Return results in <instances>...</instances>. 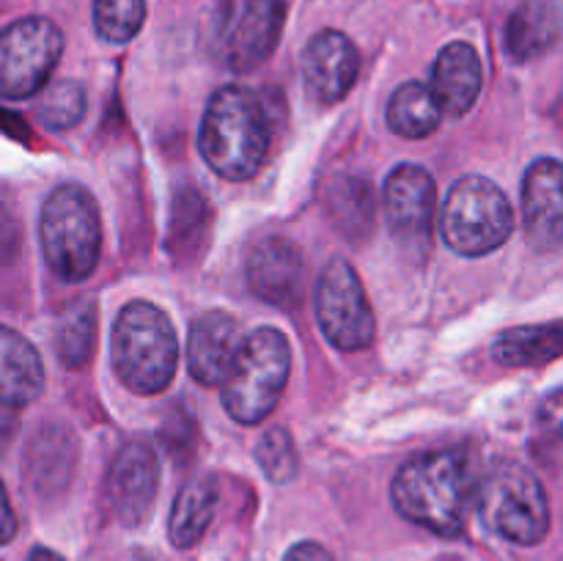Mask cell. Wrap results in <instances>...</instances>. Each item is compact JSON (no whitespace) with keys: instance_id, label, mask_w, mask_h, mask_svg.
Listing matches in <instances>:
<instances>
[{"instance_id":"cell-1","label":"cell","mask_w":563,"mask_h":561,"mask_svg":"<svg viewBox=\"0 0 563 561\" xmlns=\"http://www.w3.org/2000/svg\"><path fill=\"white\" fill-rule=\"evenodd\" d=\"M476 484L471 457L445 449L405 462L390 484V498L405 520L456 537L476 506Z\"/></svg>"},{"instance_id":"cell-2","label":"cell","mask_w":563,"mask_h":561,"mask_svg":"<svg viewBox=\"0 0 563 561\" xmlns=\"http://www.w3.org/2000/svg\"><path fill=\"white\" fill-rule=\"evenodd\" d=\"M273 127L262 99L245 86H223L212 94L198 132L203 163L229 182L256 176L267 160Z\"/></svg>"},{"instance_id":"cell-3","label":"cell","mask_w":563,"mask_h":561,"mask_svg":"<svg viewBox=\"0 0 563 561\" xmlns=\"http://www.w3.org/2000/svg\"><path fill=\"white\" fill-rule=\"evenodd\" d=\"M110 358L121 383L141 396L170 385L179 363V341L168 314L154 302H126L110 333Z\"/></svg>"},{"instance_id":"cell-4","label":"cell","mask_w":563,"mask_h":561,"mask_svg":"<svg viewBox=\"0 0 563 561\" xmlns=\"http://www.w3.org/2000/svg\"><path fill=\"white\" fill-rule=\"evenodd\" d=\"M38 242L47 267L60 280H86L102 251V218L91 193L80 185H60L47 196L38 218Z\"/></svg>"},{"instance_id":"cell-5","label":"cell","mask_w":563,"mask_h":561,"mask_svg":"<svg viewBox=\"0 0 563 561\" xmlns=\"http://www.w3.org/2000/svg\"><path fill=\"white\" fill-rule=\"evenodd\" d=\"M291 374V346L280 330L258 328L245 336L223 388V407L236 424L256 427L284 396Z\"/></svg>"},{"instance_id":"cell-6","label":"cell","mask_w":563,"mask_h":561,"mask_svg":"<svg viewBox=\"0 0 563 561\" xmlns=\"http://www.w3.org/2000/svg\"><path fill=\"white\" fill-rule=\"evenodd\" d=\"M476 509L484 526L515 544H539L550 531V501L537 473L500 460L476 484Z\"/></svg>"},{"instance_id":"cell-7","label":"cell","mask_w":563,"mask_h":561,"mask_svg":"<svg viewBox=\"0 0 563 561\" xmlns=\"http://www.w3.org/2000/svg\"><path fill=\"white\" fill-rule=\"evenodd\" d=\"M440 231L451 251L462 256H487L506 245L515 231V209L493 179L462 176L445 196Z\"/></svg>"},{"instance_id":"cell-8","label":"cell","mask_w":563,"mask_h":561,"mask_svg":"<svg viewBox=\"0 0 563 561\" xmlns=\"http://www.w3.org/2000/svg\"><path fill=\"white\" fill-rule=\"evenodd\" d=\"M284 0H220L212 16V55L245 75L275 53L284 31Z\"/></svg>"},{"instance_id":"cell-9","label":"cell","mask_w":563,"mask_h":561,"mask_svg":"<svg viewBox=\"0 0 563 561\" xmlns=\"http://www.w3.org/2000/svg\"><path fill=\"white\" fill-rule=\"evenodd\" d=\"M64 53V33L47 16H25L0 31V99H27L47 86Z\"/></svg>"},{"instance_id":"cell-10","label":"cell","mask_w":563,"mask_h":561,"mask_svg":"<svg viewBox=\"0 0 563 561\" xmlns=\"http://www.w3.org/2000/svg\"><path fill=\"white\" fill-rule=\"evenodd\" d=\"M317 322L324 339L341 352L366 350L374 341L372 302L361 284V275L355 273L346 258H333L322 270L317 284Z\"/></svg>"},{"instance_id":"cell-11","label":"cell","mask_w":563,"mask_h":561,"mask_svg":"<svg viewBox=\"0 0 563 561\" xmlns=\"http://www.w3.org/2000/svg\"><path fill=\"white\" fill-rule=\"evenodd\" d=\"M383 204L394 240L410 256H427L429 248H432L434 207H438L432 174L416 163L396 165L385 179Z\"/></svg>"},{"instance_id":"cell-12","label":"cell","mask_w":563,"mask_h":561,"mask_svg":"<svg viewBox=\"0 0 563 561\" xmlns=\"http://www.w3.org/2000/svg\"><path fill=\"white\" fill-rule=\"evenodd\" d=\"M159 490V460L143 440L121 446L108 473V504L115 520L135 528L148 520Z\"/></svg>"},{"instance_id":"cell-13","label":"cell","mask_w":563,"mask_h":561,"mask_svg":"<svg viewBox=\"0 0 563 561\" xmlns=\"http://www.w3.org/2000/svg\"><path fill=\"white\" fill-rule=\"evenodd\" d=\"M300 75L317 105H335L352 91L361 75V53L341 31H322L308 38L300 55Z\"/></svg>"},{"instance_id":"cell-14","label":"cell","mask_w":563,"mask_h":561,"mask_svg":"<svg viewBox=\"0 0 563 561\" xmlns=\"http://www.w3.org/2000/svg\"><path fill=\"white\" fill-rule=\"evenodd\" d=\"M522 226L526 237L537 251L553 253L561 248L563 237V193L561 163L555 157H542L526 170L522 179Z\"/></svg>"},{"instance_id":"cell-15","label":"cell","mask_w":563,"mask_h":561,"mask_svg":"<svg viewBox=\"0 0 563 561\" xmlns=\"http://www.w3.org/2000/svg\"><path fill=\"white\" fill-rule=\"evenodd\" d=\"M245 341L240 322L225 311H207L192 322L187 336V369L207 388L223 385Z\"/></svg>"},{"instance_id":"cell-16","label":"cell","mask_w":563,"mask_h":561,"mask_svg":"<svg viewBox=\"0 0 563 561\" xmlns=\"http://www.w3.org/2000/svg\"><path fill=\"white\" fill-rule=\"evenodd\" d=\"M247 284L253 295L280 308L302 300V253L286 237H264L247 256Z\"/></svg>"},{"instance_id":"cell-17","label":"cell","mask_w":563,"mask_h":561,"mask_svg":"<svg viewBox=\"0 0 563 561\" xmlns=\"http://www.w3.org/2000/svg\"><path fill=\"white\" fill-rule=\"evenodd\" d=\"M482 82L484 72L476 47L467 42H451L438 53L429 91L438 99L443 116L460 119V116L471 113V108L476 105Z\"/></svg>"},{"instance_id":"cell-18","label":"cell","mask_w":563,"mask_h":561,"mask_svg":"<svg viewBox=\"0 0 563 561\" xmlns=\"http://www.w3.org/2000/svg\"><path fill=\"white\" fill-rule=\"evenodd\" d=\"M44 391V363L36 346L9 324H0V405L16 410Z\"/></svg>"},{"instance_id":"cell-19","label":"cell","mask_w":563,"mask_h":561,"mask_svg":"<svg viewBox=\"0 0 563 561\" xmlns=\"http://www.w3.org/2000/svg\"><path fill=\"white\" fill-rule=\"evenodd\" d=\"M561 36V0H526L506 28V50L515 61H533Z\"/></svg>"},{"instance_id":"cell-20","label":"cell","mask_w":563,"mask_h":561,"mask_svg":"<svg viewBox=\"0 0 563 561\" xmlns=\"http://www.w3.org/2000/svg\"><path fill=\"white\" fill-rule=\"evenodd\" d=\"M563 350L561 322L520 324L509 328L493 341V358L500 366L533 369L555 361Z\"/></svg>"},{"instance_id":"cell-21","label":"cell","mask_w":563,"mask_h":561,"mask_svg":"<svg viewBox=\"0 0 563 561\" xmlns=\"http://www.w3.org/2000/svg\"><path fill=\"white\" fill-rule=\"evenodd\" d=\"M218 506V484L209 476H198L179 490L168 517V539L174 548L185 550L201 542Z\"/></svg>"},{"instance_id":"cell-22","label":"cell","mask_w":563,"mask_h":561,"mask_svg":"<svg viewBox=\"0 0 563 561\" xmlns=\"http://www.w3.org/2000/svg\"><path fill=\"white\" fill-rule=\"evenodd\" d=\"M388 119L390 132H396L399 138L407 141H421V138L432 135L440 127L443 119V110H440L438 99L429 91V86L423 82H401L394 94H390L388 102Z\"/></svg>"},{"instance_id":"cell-23","label":"cell","mask_w":563,"mask_h":561,"mask_svg":"<svg viewBox=\"0 0 563 561\" xmlns=\"http://www.w3.org/2000/svg\"><path fill=\"white\" fill-rule=\"evenodd\" d=\"M97 344V308L93 302H80L60 317L55 330V355L66 369L77 372L86 366Z\"/></svg>"},{"instance_id":"cell-24","label":"cell","mask_w":563,"mask_h":561,"mask_svg":"<svg viewBox=\"0 0 563 561\" xmlns=\"http://www.w3.org/2000/svg\"><path fill=\"white\" fill-rule=\"evenodd\" d=\"M146 20V0H93V28L110 44H126Z\"/></svg>"},{"instance_id":"cell-25","label":"cell","mask_w":563,"mask_h":561,"mask_svg":"<svg viewBox=\"0 0 563 561\" xmlns=\"http://www.w3.org/2000/svg\"><path fill=\"white\" fill-rule=\"evenodd\" d=\"M86 116V88L75 80H58L44 91L38 119L49 130H71Z\"/></svg>"},{"instance_id":"cell-26","label":"cell","mask_w":563,"mask_h":561,"mask_svg":"<svg viewBox=\"0 0 563 561\" xmlns=\"http://www.w3.org/2000/svg\"><path fill=\"white\" fill-rule=\"evenodd\" d=\"M333 212L341 231H363L372 229L374 220V196L372 185L363 179H344L339 190H333Z\"/></svg>"},{"instance_id":"cell-27","label":"cell","mask_w":563,"mask_h":561,"mask_svg":"<svg viewBox=\"0 0 563 561\" xmlns=\"http://www.w3.org/2000/svg\"><path fill=\"white\" fill-rule=\"evenodd\" d=\"M256 462L267 473L269 482L286 484L297 473V449L291 435L284 427H275L262 435L256 446Z\"/></svg>"},{"instance_id":"cell-28","label":"cell","mask_w":563,"mask_h":561,"mask_svg":"<svg viewBox=\"0 0 563 561\" xmlns=\"http://www.w3.org/2000/svg\"><path fill=\"white\" fill-rule=\"evenodd\" d=\"M16 537V515L9 504V493H5L3 482H0V548L9 544Z\"/></svg>"},{"instance_id":"cell-29","label":"cell","mask_w":563,"mask_h":561,"mask_svg":"<svg viewBox=\"0 0 563 561\" xmlns=\"http://www.w3.org/2000/svg\"><path fill=\"white\" fill-rule=\"evenodd\" d=\"M284 561H335L319 542H297L284 556Z\"/></svg>"},{"instance_id":"cell-30","label":"cell","mask_w":563,"mask_h":561,"mask_svg":"<svg viewBox=\"0 0 563 561\" xmlns=\"http://www.w3.org/2000/svg\"><path fill=\"white\" fill-rule=\"evenodd\" d=\"M27 561H64V559L47 548H33L31 556H27Z\"/></svg>"}]
</instances>
